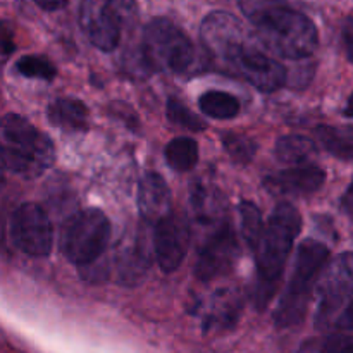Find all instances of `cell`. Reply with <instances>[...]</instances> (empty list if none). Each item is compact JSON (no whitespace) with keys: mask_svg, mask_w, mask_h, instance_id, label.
Segmentation results:
<instances>
[{"mask_svg":"<svg viewBox=\"0 0 353 353\" xmlns=\"http://www.w3.org/2000/svg\"><path fill=\"white\" fill-rule=\"evenodd\" d=\"M327 257H330V250L321 241L309 238L300 243L295 255L292 278L274 314V321L279 327H290L302 323L310 295H312V288L323 269L326 268Z\"/></svg>","mask_w":353,"mask_h":353,"instance_id":"cell-5","label":"cell"},{"mask_svg":"<svg viewBox=\"0 0 353 353\" xmlns=\"http://www.w3.org/2000/svg\"><path fill=\"white\" fill-rule=\"evenodd\" d=\"M0 148L6 169L26 179L43 174L55 161L50 138L17 114L0 119Z\"/></svg>","mask_w":353,"mask_h":353,"instance_id":"cell-4","label":"cell"},{"mask_svg":"<svg viewBox=\"0 0 353 353\" xmlns=\"http://www.w3.org/2000/svg\"><path fill=\"white\" fill-rule=\"evenodd\" d=\"M326 181V172L312 164L296 165L285 169L264 179V186L269 193L278 196H305L312 195Z\"/></svg>","mask_w":353,"mask_h":353,"instance_id":"cell-12","label":"cell"},{"mask_svg":"<svg viewBox=\"0 0 353 353\" xmlns=\"http://www.w3.org/2000/svg\"><path fill=\"white\" fill-rule=\"evenodd\" d=\"M10 236L26 255L47 257L52 250L54 230L43 207L33 202L23 203L10 221Z\"/></svg>","mask_w":353,"mask_h":353,"instance_id":"cell-9","label":"cell"},{"mask_svg":"<svg viewBox=\"0 0 353 353\" xmlns=\"http://www.w3.org/2000/svg\"><path fill=\"white\" fill-rule=\"evenodd\" d=\"M240 223L245 241L248 243V247L255 250L262 233H264V221H262L261 210L254 202L245 200L240 203Z\"/></svg>","mask_w":353,"mask_h":353,"instance_id":"cell-22","label":"cell"},{"mask_svg":"<svg viewBox=\"0 0 353 353\" xmlns=\"http://www.w3.org/2000/svg\"><path fill=\"white\" fill-rule=\"evenodd\" d=\"M317 154V147L310 138L302 134H288L281 137L276 143V157L283 164L305 165L314 155Z\"/></svg>","mask_w":353,"mask_h":353,"instance_id":"cell-17","label":"cell"},{"mask_svg":"<svg viewBox=\"0 0 353 353\" xmlns=\"http://www.w3.org/2000/svg\"><path fill=\"white\" fill-rule=\"evenodd\" d=\"M317 138L330 154L336 155L343 161H350L352 159L353 137L350 128L321 126L317 128Z\"/></svg>","mask_w":353,"mask_h":353,"instance_id":"cell-20","label":"cell"},{"mask_svg":"<svg viewBox=\"0 0 353 353\" xmlns=\"http://www.w3.org/2000/svg\"><path fill=\"white\" fill-rule=\"evenodd\" d=\"M343 38H345V45H347L348 59H352V21L350 19H348L347 24H345Z\"/></svg>","mask_w":353,"mask_h":353,"instance_id":"cell-29","label":"cell"},{"mask_svg":"<svg viewBox=\"0 0 353 353\" xmlns=\"http://www.w3.org/2000/svg\"><path fill=\"white\" fill-rule=\"evenodd\" d=\"M352 281V254L345 252L326 269V274L319 283V305L316 314L317 327L331 324L341 309L350 307Z\"/></svg>","mask_w":353,"mask_h":353,"instance_id":"cell-10","label":"cell"},{"mask_svg":"<svg viewBox=\"0 0 353 353\" xmlns=\"http://www.w3.org/2000/svg\"><path fill=\"white\" fill-rule=\"evenodd\" d=\"M238 310H240V303L234 299L233 293H217V296H214V303L209 310V316H207L205 327H216L219 324L228 326V324H231V321L236 319Z\"/></svg>","mask_w":353,"mask_h":353,"instance_id":"cell-21","label":"cell"},{"mask_svg":"<svg viewBox=\"0 0 353 353\" xmlns=\"http://www.w3.org/2000/svg\"><path fill=\"white\" fill-rule=\"evenodd\" d=\"M110 238V221L100 209H86L68 221L62 233V254L71 264L85 268L105 252Z\"/></svg>","mask_w":353,"mask_h":353,"instance_id":"cell-7","label":"cell"},{"mask_svg":"<svg viewBox=\"0 0 353 353\" xmlns=\"http://www.w3.org/2000/svg\"><path fill=\"white\" fill-rule=\"evenodd\" d=\"M240 9L255 28L262 47L290 61L316 52L319 33L312 19L283 0H240Z\"/></svg>","mask_w":353,"mask_h":353,"instance_id":"cell-2","label":"cell"},{"mask_svg":"<svg viewBox=\"0 0 353 353\" xmlns=\"http://www.w3.org/2000/svg\"><path fill=\"white\" fill-rule=\"evenodd\" d=\"M199 107L205 116L219 121L233 119L240 114L241 109L240 100L223 90H210L203 93L199 99Z\"/></svg>","mask_w":353,"mask_h":353,"instance_id":"cell-18","label":"cell"},{"mask_svg":"<svg viewBox=\"0 0 353 353\" xmlns=\"http://www.w3.org/2000/svg\"><path fill=\"white\" fill-rule=\"evenodd\" d=\"M6 183V164H3V157H2V148H0V188Z\"/></svg>","mask_w":353,"mask_h":353,"instance_id":"cell-30","label":"cell"},{"mask_svg":"<svg viewBox=\"0 0 353 353\" xmlns=\"http://www.w3.org/2000/svg\"><path fill=\"white\" fill-rule=\"evenodd\" d=\"M133 10V0H105L102 6H97L95 0H85L81 24L97 48L112 52L119 45L121 30L131 19Z\"/></svg>","mask_w":353,"mask_h":353,"instance_id":"cell-8","label":"cell"},{"mask_svg":"<svg viewBox=\"0 0 353 353\" xmlns=\"http://www.w3.org/2000/svg\"><path fill=\"white\" fill-rule=\"evenodd\" d=\"M223 143L230 157L238 164H248L257 152V143L245 134H226L223 138Z\"/></svg>","mask_w":353,"mask_h":353,"instance_id":"cell-24","label":"cell"},{"mask_svg":"<svg viewBox=\"0 0 353 353\" xmlns=\"http://www.w3.org/2000/svg\"><path fill=\"white\" fill-rule=\"evenodd\" d=\"M168 119L172 124H178V126L186 128L190 131L205 130V123L193 110H190L185 103L179 102L178 99H172V97L168 100Z\"/></svg>","mask_w":353,"mask_h":353,"instance_id":"cell-25","label":"cell"},{"mask_svg":"<svg viewBox=\"0 0 353 353\" xmlns=\"http://www.w3.org/2000/svg\"><path fill=\"white\" fill-rule=\"evenodd\" d=\"M302 230V217L292 203H279L264 226L261 240L255 247L257 255V292L255 300L264 305L274 293L283 274L293 243Z\"/></svg>","mask_w":353,"mask_h":353,"instance_id":"cell-3","label":"cell"},{"mask_svg":"<svg viewBox=\"0 0 353 353\" xmlns=\"http://www.w3.org/2000/svg\"><path fill=\"white\" fill-rule=\"evenodd\" d=\"M47 116L54 126L65 131L88 130V109L81 100L57 99L48 105Z\"/></svg>","mask_w":353,"mask_h":353,"instance_id":"cell-16","label":"cell"},{"mask_svg":"<svg viewBox=\"0 0 353 353\" xmlns=\"http://www.w3.org/2000/svg\"><path fill=\"white\" fill-rule=\"evenodd\" d=\"M324 352L326 353H352L350 333L331 334V336L324 341Z\"/></svg>","mask_w":353,"mask_h":353,"instance_id":"cell-26","label":"cell"},{"mask_svg":"<svg viewBox=\"0 0 353 353\" xmlns=\"http://www.w3.org/2000/svg\"><path fill=\"white\" fill-rule=\"evenodd\" d=\"M200 38L210 57L261 92L271 93L286 85L285 65L269 57L257 37L233 14L214 10L205 16Z\"/></svg>","mask_w":353,"mask_h":353,"instance_id":"cell-1","label":"cell"},{"mask_svg":"<svg viewBox=\"0 0 353 353\" xmlns=\"http://www.w3.org/2000/svg\"><path fill=\"white\" fill-rule=\"evenodd\" d=\"M186 238L185 228L176 221L172 214L159 221L155 224L154 234V252L159 268L164 272H172L181 265L186 255Z\"/></svg>","mask_w":353,"mask_h":353,"instance_id":"cell-13","label":"cell"},{"mask_svg":"<svg viewBox=\"0 0 353 353\" xmlns=\"http://www.w3.org/2000/svg\"><path fill=\"white\" fill-rule=\"evenodd\" d=\"M16 45H14V33L12 28L7 21H0V54L9 55L14 52Z\"/></svg>","mask_w":353,"mask_h":353,"instance_id":"cell-27","label":"cell"},{"mask_svg":"<svg viewBox=\"0 0 353 353\" xmlns=\"http://www.w3.org/2000/svg\"><path fill=\"white\" fill-rule=\"evenodd\" d=\"M195 47L185 31L164 17L150 21L143 31L141 61L152 71L186 72L195 62Z\"/></svg>","mask_w":353,"mask_h":353,"instance_id":"cell-6","label":"cell"},{"mask_svg":"<svg viewBox=\"0 0 353 353\" xmlns=\"http://www.w3.org/2000/svg\"><path fill=\"white\" fill-rule=\"evenodd\" d=\"M238 257V240L231 224L223 223L203 243L195 265L196 278L212 281L233 268Z\"/></svg>","mask_w":353,"mask_h":353,"instance_id":"cell-11","label":"cell"},{"mask_svg":"<svg viewBox=\"0 0 353 353\" xmlns=\"http://www.w3.org/2000/svg\"><path fill=\"white\" fill-rule=\"evenodd\" d=\"M37 6H40L43 10H59L68 3V0H34Z\"/></svg>","mask_w":353,"mask_h":353,"instance_id":"cell-28","label":"cell"},{"mask_svg":"<svg viewBox=\"0 0 353 353\" xmlns=\"http://www.w3.org/2000/svg\"><path fill=\"white\" fill-rule=\"evenodd\" d=\"M350 196H352V190L348 188V192L345 193V199H343L345 209H347V212H350Z\"/></svg>","mask_w":353,"mask_h":353,"instance_id":"cell-31","label":"cell"},{"mask_svg":"<svg viewBox=\"0 0 353 353\" xmlns=\"http://www.w3.org/2000/svg\"><path fill=\"white\" fill-rule=\"evenodd\" d=\"M19 74L33 79H43V81H52L57 74L54 64L40 55H24L16 64Z\"/></svg>","mask_w":353,"mask_h":353,"instance_id":"cell-23","label":"cell"},{"mask_svg":"<svg viewBox=\"0 0 353 353\" xmlns=\"http://www.w3.org/2000/svg\"><path fill=\"white\" fill-rule=\"evenodd\" d=\"M164 155L169 168L179 172H186L195 168V164L199 162V143L188 137L174 138L168 143Z\"/></svg>","mask_w":353,"mask_h":353,"instance_id":"cell-19","label":"cell"},{"mask_svg":"<svg viewBox=\"0 0 353 353\" xmlns=\"http://www.w3.org/2000/svg\"><path fill=\"white\" fill-rule=\"evenodd\" d=\"M138 209L145 221L154 224L171 214V192L157 172H147L141 178L138 186Z\"/></svg>","mask_w":353,"mask_h":353,"instance_id":"cell-14","label":"cell"},{"mask_svg":"<svg viewBox=\"0 0 353 353\" xmlns=\"http://www.w3.org/2000/svg\"><path fill=\"white\" fill-rule=\"evenodd\" d=\"M148 268H150V255L140 241H131L117 255V274L123 285H138L145 278Z\"/></svg>","mask_w":353,"mask_h":353,"instance_id":"cell-15","label":"cell"}]
</instances>
